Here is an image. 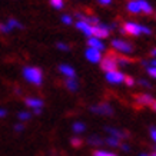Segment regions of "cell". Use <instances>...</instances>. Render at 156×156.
I'll return each instance as SVG.
<instances>
[{
    "label": "cell",
    "mask_w": 156,
    "mask_h": 156,
    "mask_svg": "<svg viewBox=\"0 0 156 156\" xmlns=\"http://www.w3.org/2000/svg\"><path fill=\"white\" fill-rule=\"evenodd\" d=\"M23 77L24 80L29 82L33 86H42L43 85V70L37 66H24L23 70Z\"/></svg>",
    "instance_id": "cell-1"
},
{
    "label": "cell",
    "mask_w": 156,
    "mask_h": 156,
    "mask_svg": "<svg viewBox=\"0 0 156 156\" xmlns=\"http://www.w3.org/2000/svg\"><path fill=\"white\" fill-rule=\"evenodd\" d=\"M125 34H129V36H133V37H137L140 34H152V30L146 26H142V24L136 23V22H125L122 26Z\"/></svg>",
    "instance_id": "cell-2"
},
{
    "label": "cell",
    "mask_w": 156,
    "mask_h": 156,
    "mask_svg": "<svg viewBox=\"0 0 156 156\" xmlns=\"http://www.w3.org/2000/svg\"><path fill=\"white\" fill-rule=\"evenodd\" d=\"M110 46H112L113 50H116V52L123 55V56L130 55V53H133V50H135L132 43L128 42V40H125V39H112Z\"/></svg>",
    "instance_id": "cell-3"
},
{
    "label": "cell",
    "mask_w": 156,
    "mask_h": 156,
    "mask_svg": "<svg viewBox=\"0 0 156 156\" xmlns=\"http://www.w3.org/2000/svg\"><path fill=\"white\" fill-rule=\"evenodd\" d=\"M100 67L105 73L108 72H113V70H118V62H116V55L110 53L108 56H105L100 62Z\"/></svg>",
    "instance_id": "cell-4"
},
{
    "label": "cell",
    "mask_w": 156,
    "mask_h": 156,
    "mask_svg": "<svg viewBox=\"0 0 156 156\" xmlns=\"http://www.w3.org/2000/svg\"><path fill=\"white\" fill-rule=\"evenodd\" d=\"M90 112L95 115H100V116H112V115H113V108L109 103L103 102V103L90 106Z\"/></svg>",
    "instance_id": "cell-5"
},
{
    "label": "cell",
    "mask_w": 156,
    "mask_h": 156,
    "mask_svg": "<svg viewBox=\"0 0 156 156\" xmlns=\"http://www.w3.org/2000/svg\"><path fill=\"white\" fill-rule=\"evenodd\" d=\"M110 27H109V24H105V23H99L93 26V37H98L100 40H103V39H108L110 36Z\"/></svg>",
    "instance_id": "cell-6"
},
{
    "label": "cell",
    "mask_w": 156,
    "mask_h": 156,
    "mask_svg": "<svg viewBox=\"0 0 156 156\" xmlns=\"http://www.w3.org/2000/svg\"><path fill=\"white\" fill-rule=\"evenodd\" d=\"M125 76L122 72L119 70H113V72H108L106 73V80L109 82V83H112V85H120V83H123L125 82Z\"/></svg>",
    "instance_id": "cell-7"
},
{
    "label": "cell",
    "mask_w": 156,
    "mask_h": 156,
    "mask_svg": "<svg viewBox=\"0 0 156 156\" xmlns=\"http://www.w3.org/2000/svg\"><path fill=\"white\" fill-rule=\"evenodd\" d=\"M85 57L86 60L90 62V63H100L102 62V52L96 50V49H92V48H87L85 52Z\"/></svg>",
    "instance_id": "cell-8"
},
{
    "label": "cell",
    "mask_w": 156,
    "mask_h": 156,
    "mask_svg": "<svg viewBox=\"0 0 156 156\" xmlns=\"http://www.w3.org/2000/svg\"><path fill=\"white\" fill-rule=\"evenodd\" d=\"M75 26H76V29L80 30L82 33L85 34L87 39L93 36V26L89 24L87 22H85V20H77V22L75 23Z\"/></svg>",
    "instance_id": "cell-9"
},
{
    "label": "cell",
    "mask_w": 156,
    "mask_h": 156,
    "mask_svg": "<svg viewBox=\"0 0 156 156\" xmlns=\"http://www.w3.org/2000/svg\"><path fill=\"white\" fill-rule=\"evenodd\" d=\"M105 132L109 133V136H115L118 137L119 140H125L129 137V133L125 130H120L118 128H112V126H105Z\"/></svg>",
    "instance_id": "cell-10"
},
{
    "label": "cell",
    "mask_w": 156,
    "mask_h": 156,
    "mask_svg": "<svg viewBox=\"0 0 156 156\" xmlns=\"http://www.w3.org/2000/svg\"><path fill=\"white\" fill-rule=\"evenodd\" d=\"M135 102H136L139 106H152V103L155 102L153 96L149 95V93H139L135 98Z\"/></svg>",
    "instance_id": "cell-11"
},
{
    "label": "cell",
    "mask_w": 156,
    "mask_h": 156,
    "mask_svg": "<svg viewBox=\"0 0 156 156\" xmlns=\"http://www.w3.org/2000/svg\"><path fill=\"white\" fill-rule=\"evenodd\" d=\"M24 105L30 108L32 110H36V109H42L44 106V102H43L40 98H26L24 100Z\"/></svg>",
    "instance_id": "cell-12"
},
{
    "label": "cell",
    "mask_w": 156,
    "mask_h": 156,
    "mask_svg": "<svg viewBox=\"0 0 156 156\" xmlns=\"http://www.w3.org/2000/svg\"><path fill=\"white\" fill-rule=\"evenodd\" d=\"M59 72H60L63 76H66V79H76V70L70 65H66V63H63L59 66Z\"/></svg>",
    "instance_id": "cell-13"
},
{
    "label": "cell",
    "mask_w": 156,
    "mask_h": 156,
    "mask_svg": "<svg viewBox=\"0 0 156 156\" xmlns=\"http://www.w3.org/2000/svg\"><path fill=\"white\" fill-rule=\"evenodd\" d=\"M87 48H92V49H96V50H99V52H103L106 46H105V43L98 37H89L87 39Z\"/></svg>",
    "instance_id": "cell-14"
},
{
    "label": "cell",
    "mask_w": 156,
    "mask_h": 156,
    "mask_svg": "<svg viewBox=\"0 0 156 156\" xmlns=\"http://www.w3.org/2000/svg\"><path fill=\"white\" fill-rule=\"evenodd\" d=\"M126 9H128L129 13H132V14L142 13V10H140V5H139V0H130L128 5H126Z\"/></svg>",
    "instance_id": "cell-15"
},
{
    "label": "cell",
    "mask_w": 156,
    "mask_h": 156,
    "mask_svg": "<svg viewBox=\"0 0 156 156\" xmlns=\"http://www.w3.org/2000/svg\"><path fill=\"white\" fill-rule=\"evenodd\" d=\"M86 142L89 143L90 146H102V145H105V139L98 136V135H92L86 139Z\"/></svg>",
    "instance_id": "cell-16"
},
{
    "label": "cell",
    "mask_w": 156,
    "mask_h": 156,
    "mask_svg": "<svg viewBox=\"0 0 156 156\" xmlns=\"http://www.w3.org/2000/svg\"><path fill=\"white\" fill-rule=\"evenodd\" d=\"M139 5H140V10L145 14H152L153 13V7L151 6V3L147 0H139Z\"/></svg>",
    "instance_id": "cell-17"
},
{
    "label": "cell",
    "mask_w": 156,
    "mask_h": 156,
    "mask_svg": "<svg viewBox=\"0 0 156 156\" xmlns=\"http://www.w3.org/2000/svg\"><path fill=\"white\" fill-rule=\"evenodd\" d=\"M120 143H122V140H119L118 137H115V136L105 137V145H108V146H110V147H119Z\"/></svg>",
    "instance_id": "cell-18"
},
{
    "label": "cell",
    "mask_w": 156,
    "mask_h": 156,
    "mask_svg": "<svg viewBox=\"0 0 156 156\" xmlns=\"http://www.w3.org/2000/svg\"><path fill=\"white\" fill-rule=\"evenodd\" d=\"M6 24L10 27V30H13V29H19V30H22V29H24V24L20 23L17 19H13V17H10Z\"/></svg>",
    "instance_id": "cell-19"
},
{
    "label": "cell",
    "mask_w": 156,
    "mask_h": 156,
    "mask_svg": "<svg viewBox=\"0 0 156 156\" xmlns=\"http://www.w3.org/2000/svg\"><path fill=\"white\" fill-rule=\"evenodd\" d=\"M65 86L67 87V90L76 92V90L79 89V82L76 80V79H66V80H65Z\"/></svg>",
    "instance_id": "cell-20"
},
{
    "label": "cell",
    "mask_w": 156,
    "mask_h": 156,
    "mask_svg": "<svg viewBox=\"0 0 156 156\" xmlns=\"http://www.w3.org/2000/svg\"><path fill=\"white\" fill-rule=\"evenodd\" d=\"M72 130L76 133V135H80L86 130V125L83 122H75L72 125Z\"/></svg>",
    "instance_id": "cell-21"
},
{
    "label": "cell",
    "mask_w": 156,
    "mask_h": 156,
    "mask_svg": "<svg viewBox=\"0 0 156 156\" xmlns=\"http://www.w3.org/2000/svg\"><path fill=\"white\" fill-rule=\"evenodd\" d=\"M93 156H118L113 152H109V151H103V149H96L93 152Z\"/></svg>",
    "instance_id": "cell-22"
},
{
    "label": "cell",
    "mask_w": 156,
    "mask_h": 156,
    "mask_svg": "<svg viewBox=\"0 0 156 156\" xmlns=\"http://www.w3.org/2000/svg\"><path fill=\"white\" fill-rule=\"evenodd\" d=\"M116 62H118V66H128L129 63H130V60L126 56H123V55L116 56Z\"/></svg>",
    "instance_id": "cell-23"
},
{
    "label": "cell",
    "mask_w": 156,
    "mask_h": 156,
    "mask_svg": "<svg viewBox=\"0 0 156 156\" xmlns=\"http://www.w3.org/2000/svg\"><path fill=\"white\" fill-rule=\"evenodd\" d=\"M49 3L52 5V7H55V9L60 10L65 7V0H49Z\"/></svg>",
    "instance_id": "cell-24"
},
{
    "label": "cell",
    "mask_w": 156,
    "mask_h": 156,
    "mask_svg": "<svg viewBox=\"0 0 156 156\" xmlns=\"http://www.w3.org/2000/svg\"><path fill=\"white\" fill-rule=\"evenodd\" d=\"M32 118V113L30 112H26V110H22L17 113V119H19L20 122H24V120H29V119Z\"/></svg>",
    "instance_id": "cell-25"
},
{
    "label": "cell",
    "mask_w": 156,
    "mask_h": 156,
    "mask_svg": "<svg viewBox=\"0 0 156 156\" xmlns=\"http://www.w3.org/2000/svg\"><path fill=\"white\" fill-rule=\"evenodd\" d=\"M70 143H72V146L73 147H80L82 143H83V140H82L80 136H73L70 139Z\"/></svg>",
    "instance_id": "cell-26"
},
{
    "label": "cell",
    "mask_w": 156,
    "mask_h": 156,
    "mask_svg": "<svg viewBox=\"0 0 156 156\" xmlns=\"http://www.w3.org/2000/svg\"><path fill=\"white\" fill-rule=\"evenodd\" d=\"M85 22H87V23L92 24V26H96V24H99V23H100L99 17H96V16H86Z\"/></svg>",
    "instance_id": "cell-27"
},
{
    "label": "cell",
    "mask_w": 156,
    "mask_h": 156,
    "mask_svg": "<svg viewBox=\"0 0 156 156\" xmlns=\"http://www.w3.org/2000/svg\"><path fill=\"white\" fill-rule=\"evenodd\" d=\"M123 83H125V85H126V87H133V86H135V83H136V80H135V79H133L132 76H125V82H123Z\"/></svg>",
    "instance_id": "cell-28"
},
{
    "label": "cell",
    "mask_w": 156,
    "mask_h": 156,
    "mask_svg": "<svg viewBox=\"0 0 156 156\" xmlns=\"http://www.w3.org/2000/svg\"><path fill=\"white\" fill-rule=\"evenodd\" d=\"M60 19H62V23H63V24H67V26H70V24L73 23V17H72L70 14H63Z\"/></svg>",
    "instance_id": "cell-29"
},
{
    "label": "cell",
    "mask_w": 156,
    "mask_h": 156,
    "mask_svg": "<svg viewBox=\"0 0 156 156\" xmlns=\"http://www.w3.org/2000/svg\"><path fill=\"white\" fill-rule=\"evenodd\" d=\"M146 69V73L151 77H153V79H156V66H152V65H149L147 67H145Z\"/></svg>",
    "instance_id": "cell-30"
},
{
    "label": "cell",
    "mask_w": 156,
    "mask_h": 156,
    "mask_svg": "<svg viewBox=\"0 0 156 156\" xmlns=\"http://www.w3.org/2000/svg\"><path fill=\"white\" fill-rule=\"evenodd\" d=\"M136 83H137V85H140L142 87H146V89H151V87H152L151 82L147 80V79H143V77H142V79H139V80H136Z\"/></svg>",
    "instance_id": "cell-31"
},
{
    "label": "cell",
    "mask_w": 156,
    "mask_h": 156,
    "mask_svg": "<svg viewBox=\"0 0 156 156\" xmlns=\"http://www.w3.org/2000/svg\"><path fill=\"white\" fill-rule=\"evenodd\" d=\"M56 48L59 49V50H62V52H67V50H70V46L66 44V43H63V42H57Z\"/></svg>",
    "instance_id": "cell-32"
},
{
    "label": "cell",
    "mask_w": 156,
    "mask_h": 156,
    "mask_svg": "<svg viewBox=\"0 0 156 156\" xmlns=\"http://www.w3.org/2000/svg\"><path fill=\"white\" fill-rule=\"evenodd\" d=\"M0 32H2V33H5V34H7V33H10L12 30H10V27L6 23H0Z\"/></svg>",
    "instance_id": "cell-33"
},
{
    "label": "cell",
    "mask_w": 156,
    "mask_h": 156,
    "mask_svg": "<svg viewBox=\"0 0 156 156\" xmlns=\"http://www.w3.org/2000/svg\"><path fill=\"white\" fill-rule=\"evenodd\" d=\"M120 151L122 152H129L130 151V146H129V143H126V142H123V143H120Z\"/></svg>",
    "instance_id": "cell-34"
},
{
    "label": "cell",
    "mask_w": 156,
    "mask_h": 156,
    "mask_svg": "<svg viewBox=\"0 0 156 156\" xmlns=\"http://www.w3.org/2000/svg\"><path fill=\"white\" fill-rule=\"evenodd\" d=\"M149 130H151V137H152V140H153V142H155V145H156V128H153V126H152Z\"/></svg>",
    "instance_id": "cell-35"
},
{
    "label": "cell",
    "mask_w": 156,
    "mask_h": 156,
    "mask_svg": "<svg viewBox=\"0 0 156 156\" xmlns=\"http://www.w3.org/2000/svg\"><path fill=\"white\" fill-rule=\"evenodd\" d=\"M14 130H16V132H23L24 125L23 123H17V125H14Z\"/></svg>",
    "instance_id": "cell-36"
},
{
    "label": "cell",
    "mask_w": 156,
    "mask_h": 156,
    "mask_svg": "<svg viewBox=\"0 0 156 156\" xmlns=\"http://www.w3.org/2000/svg\"><path fill=\"white\" fill-rule=\"evenodd\" d=\"M98 2H99V5H102V6H109L112 3V0H98Z\"/></svg>",
    "instance_id": "cell-37"
},
{
    "label": "cell",
    "mask_w": 156,
    "mask_h": 156,
    "mask_svg": "<svg viewBox=\"0 0 156 156\" xmlns=\"http://www.w3.org/2000/svg\"><path fill=\"white\" fill-rule=\"evenodd\" d=\"M6 115H7V112H6V109H2V108H0V119H2V118H5Z\"/></svg>",
    "instance_id": "cell-38"
},
{
    "label": "cell",
    "mask_w": 156,
    "mask_h": 156,
    "mask_svg": "<svg viewBox=\"0 0 156 156\" xmlns=\"http://www.w3.org/2000/svg\"><path fill=\"white\" fill-rule=\"evenodd\" d=\"M151 55H152L153 57H156V48H153V49L151 50Z\"/></svg>",
    "instance_id": "cell-39"
},
{
    "label": "cell",
    "mask_w": 156,
    "mask_h": 156,
    "mask_svg": "<svg viewBox=\"0 0 156 156\" xmlns=\"http://www.w3.org/2000/svg\"><path fill=\"white\" fill-rule=\"evenodd\" d=\"M151 156H156V145H155V147H153V151H152V153H149Z\"/></svg>",
    "instance_id": "cell-40"
},
{
    "label": "cell",
    "mask_w": 156,
    "mask_h": 156,
    "mask_svg": "<svg viewBox=\"0 0 156 156\" xmlns=\"http://www.w3.org/2000/svg\"><path fill=\"white\" fill-rule=\"evenodd\" d=\"M151 65L152 66H156V57H153V59L151 60Z\"/></svg>",
    "instance_id": "cell-41"
},
{
    "label": "cell",
    "mask_w": 156,
    "mask_h": 156,
    "mask_svg": "<svg viewBox=\"0 0 156 156\" xmlns=\"http://www.w3.org/2000/svg\"><path fill=\"white\" fill-rule=\"evenodd\" d=\"M151 108H152V110H155V112H156V100H155V102H153V103H152V106H151Z\"/></svg>",
    "instance_id": "cell-42"
},
{
    "label": "cell",
    "mask_w": 156,
    "mask_h": 156,
    "mask_svg": "<svg viewBox=\"0 0 156 156\" xmlns=\"http://www.w3.org/2000/svg\"><path fill=\"white\" fill-rule=\"evenodd\" d=\"M137 156H151V155H149V153H139Z\"/></svg>",
    "instance_id": "cell-43"
}]
</instances>
